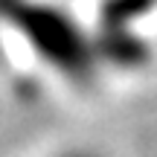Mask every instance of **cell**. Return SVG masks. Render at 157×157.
Instances as JSON below:
<instances>
[{"label":"cell","mask_w":157,"mask_h":157,"mask_svg":"<svg viewBox=\"0 0 157 157\" xmlns=\"http://www.w3.org/2000/svg\"><path fill=\"white\" fill-rule=\"evenodd\" d=\"M0 17L26 38V44L44 58L47 67L73 82H87L93 76V44L67 12L52 9L41 0H3Z\"/></svg>","instance_id":"obj_1"},{"label":"cell","mask_w":157,"mask_h":157,"mask_svg":"<svg viewBox=\"0 0 157 157\" xmlns=\"http://www.w3.org/2000/svg\"><path fill=\"white\" fill-rule=\"evenodd\" d=\"M64 157H87V154H64Z\"/></svg>","instance_id":"obj_2"}]
</instances>
